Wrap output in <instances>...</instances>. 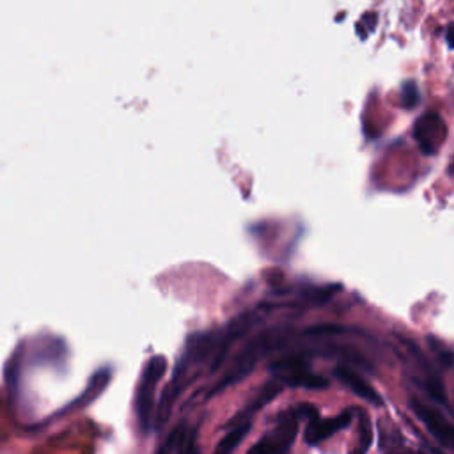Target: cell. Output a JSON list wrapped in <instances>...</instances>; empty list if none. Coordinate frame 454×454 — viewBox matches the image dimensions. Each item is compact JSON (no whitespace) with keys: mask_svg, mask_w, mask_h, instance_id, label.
Here are the masks:
<instances>
[{"mask_svg":"<svg viewBox=\"0 0 454 454\" xmlns=\"http://www.w3.org/2000/svg\"><path fill=\"white\" fill-rule=\"evenodd\" d=\"M312 404H298L278 415L277 424L247 454H289L296 438L298 420L312 411Z\"/></svg>","mask_w":454,"mask_h":454,"instance_id":"6da1fadb","label":"cell"},{"mask_svg":"<svg viewBox=\"0 0 454 454\" xmlns=\"http://www.w3.org/2000/svg\"><path fill=\"white\" fill-rule=\"evenodd\" d=\"M277 344V339L273 335V332H264L261 335H257L254 340H250L243 349L241 353L232 360V364L229 365L225 376L218 381V385L211 390V394H216L220 390H223L225 387L243 380L252 369L254 365L257 364V360L268 351L271 349L273 346Z\"/></svg>","mask_w":454,"mask_h":454,"instance_id":"7a4b0ae2","label":"cell"},{"mask_svg":"<svg viewBox=\"0 0 454 454\" xmlns=\"http://www.w3.org/2000/svg\"><path fill=\"white\" fill-rule=\"evenodd\" d=\"M165 371H167V360L165 356L158 355L147 362L142 372V380L137 392V417L144 433H149L153 427L154 390H156V383L161 380Z\"/></svg>","mask_w":454,"mask_h":454,"instance_id":"3957f363","label":"cell"},{"mask_svg":"<svg viewBox=\"0 0 454 454\" xmlns=\"http://www.w3.org/2000/svg\"><path fill=\"white\" fill-rule=\"evenodd\" d=\"M411 410L415 411V415L422 420V424L426 426V429L445 447L450 449L452 442H454V431L452 426L447 419L442 417V413H438L434 408H431L429 404L419 401V399H411L410 401Z\"/></svg>","mask_w":454,"mask_h":454,"instance_id":"277c9868","label":"cell"},{"mask_svg":"<svg viewBox=\"0 0 454 454\" xmlns=\"http://www.w3.org/2000/svg\"><path fill=\"white\" fill-rule=\"evenodd\" d=\"M309 422L305 427V442L309 445H317L319 442L330 438L335 431L349 426L351 422V411H342L333 419H321L317 410L312 408V411L307 415Z\"/></svg>","mask_w":454,"mask_h":454,"instance_id":"5b68a950","label":"cell"},{"mask_svg":"<svg viewBox=\"0 0 454 454\" xmlns=\"http://www.w3.org/2000/svg\"><path fill=\"white\" fill-rule=\"evenodd\" d=\"M440 131L443 133V121H442V117H440L436 112L426 114V115H422L420 119H417L413 135H415V138L419 140L420 149H422L426 154L436 153V145H438L436 140H438V137H440Z\"/></svg>","mask_w":454,"mask_h":454,"instance_id":"8992f818","label":"cell"},{"mask_svg":"<svg viewBox=\"0 0 454 454\" xmlns=\"http://www.w3.org/2000/svg\"><path fill=\"white\" fill-rule=\"evenodd\" d=\"M333 374L335 378L344 383L353 394H356L358 397H362L364 401H369L371 404H376V406H381L383 404V399L381 395L374 390V387L371 383H367L356 371L346 367V365H337L333 369Z\"/></svg>","mask_w":454,"mask_h":454,"instance_id":"52a82bcc","label":"cell"},{"mask_svg":"<svg viewBox=\"0 0 454 454\" xmlns=\"http://www.w3.org/2000/svg\"><path fill=\"white\" fill-rule=\"evenodd\" d=\"M248 431L250 420H234V427L229 433H225V436L220 440V443L215 449V454H232Z\"/></svg>","mask_w":454,"mask_h":454,"instance_id":"ba28073f","label":"cell"},{"mask_svg":"<svg viewBox=\"0 0 454 454\" xmlns=\"http://www.w3.org/2000/svg\"><path fill=\"white\" fill-rule=\"evenodd\" d=\"M372 442V431H371V422L365 417V413H360V426H358V442L353 449L351 454H367L369 445Z\"/></svg>","mask_w":454,"mask_h":454,"instance_id":"9c48e42d","label":"cell"},{"mask_svg":"<svg viewBox=\"0 0 454 454\" xmlns=\"http://www.w3.org/2000/svg\"><path fill=\"white\" fill-rule=\"evenodd\" d=\"M420 101V94H419V89L413 82H404L403 87H401V103L403 106L406 108H413L417 106Z\"/></svg>","mask_w":454,"mask_h":454,"instance_id":"30bf717a","label":"cell"},{"mask_svg":"<svg viewBox=\"0 0 454 454\" xmlns=\"http://www.w3.org/2000/svg\"><path fill=\"white\" fill-rule=\"evenodd\" d=\"M177 447H179L177 454H200L199 452V445H197V433H195V429L188 431L186 434L183 433Z\"/></svg>","mask_w":454,"mask_h":454,"instance_id":"8fae6325","label":"cell"},{"mask_svg":"<svg viewBox=\"0 0 454 454\" xmlns=\"http://www.w3.org/2000/svg\"><path fill=\"white\" fill-rule=\"evenodd\" d=\"M181 426H177L170 434H168V438L165 440V443L161 445V449H160V452L158 454H167L172 447H177L179 445V440H181V436H183V433H181Z\"/></svg>","mask_w":454,"mask_h":454,"instance_id":"7c38bea8","label":"cell"},{"mask_svg":"<svg viewBox=\"0 0 454 454\" xmlns=\"http://www.w3.org/2000/svg\"><path fill=\"white\" fill-rule=\"evenodd\" d=\"M410 454H420V452H410Z\"/></svg>","mask_w":454,"mask_h":454,"instance_id":"4fadbf2b","label":"cell"}]
</instances>
